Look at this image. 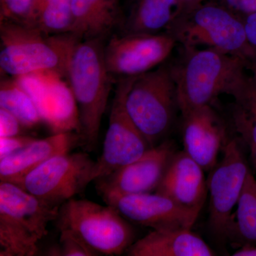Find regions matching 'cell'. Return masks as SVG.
Listing matches in <instances>:
<instances>
[{"label": "cell", "instance_id": "obj_15", "mask_svg": "<svg viewBox=\"0 0 256 256\" xmlns=\"http://www.w3.org/2000/svg\"><path fill=\"white\" fill-rule=\"evenodd\" d=\"M184 151L204 171L217 164L218 152L226 140V126L212 106L183 114Z\"/></svg>", "mask_w": 256, "mask_h": 256}, {"label": "cell", "instance_id": "obj_30", "mask_svg": "<svg viewBox=\"0 0 256 256\" xmlns=\"http://www.w3.org/2000/svg\"><path fill=\"white\" fill-rule=\"evenodd\" d=\"M242 18L248 43L256 53V12L242 15Z\"/></svg>", "mask_w": 256, "mask_h": 256}, {"label": "cell", "instance_id": "obj_16", "mask_svg": "<svg viewBox=\"0 0 256 256\" xmlns=\"http://www.w3.org/2000/svg\"><path fill=\"white\" fill-rule=\"evenodd\" d=\"M203 168L184 151L175 152L156 192L200 213L206 197Z\"/></svg>", "mask_w": 256, "mask_h": 256}, {"label": "cell", "instance_id": "obj_27", "mask_svg": "<svg viewBox=\"0 0 256 256\" xmlns=\"http://www.w3.org/2000/svg\"><path fill=\"white\" fill-rule=\"evenodd\" d=\"M36 140V138L26 134L0 138V160L20 150Z\"/></svg>", "mask_w": 256, "mask_h": 256}, {"label": "cell", "instance_id": "obj_17", "mask_svg": "<svg viewBox=\"0 0 256 256\" xmlns=\"http://www.w3.org/2000/svg\"><path fill=\"white\" fill-rule=\"evenodd\" d=\"M80 146L78 132L54 133L36 139L16 152L0 160V182L18 184L28 173L58 154L69 152Z\"/></svg>", "mask_w": 256, "mask_h": 256}, {"label": "cell", "instance_id": "obj_13", "mask_svg": "<svg viewBox=\"0 0 256 256\" xmlns=\"http://www.w3.org/2000/svg\"><path fill=\"white\" fill-rule=\"evenodd\" d=\"M52 72L14 78L34 102L42 122L54 133L78 131V108L68 80Z\"/></svg>", "mask_w": 256, "mask_h": 256}, {"label": "cell", "instance_id": "obj_4", "mask_svg": "<svg viewBox=\"0 0 256 256\" xmlns=\"http://www.w3.org/2000/svg\"><path fill=\"white\" fill-rule=\"evenodd\" d=\"M166 32L182 47L215 48L249 64L256 60L242 16L217 1H207L182 13Z\"/></svg>", "mask_w": 256, "mask_h": 256}, {"label": "cell", "instance_id": "obj_22", "mask_svg": "<svg viewBox=\"0 0 256 256\" xmlns=\"http://www.w3.org/2000/svg\"><path fill=\"white\" fill-rule=\"evenodd\" d=\"M28 25L46 35L73 33L72 0H34Z\"/></svg>", "mask_w": 256, "mask_h": 256}, {"label": "cell", "instance_id": "obj_34", "mask_svg": "<svg viewBox=\"0 0 256 256\" xmlns=\"http://www.w3.org/2000/svg\"><path fill=\"white\" fill-rule=\"evenodd\" d=\"M248 69L250 70L252 74L254 76L256 77V62H252V63L249 64Z\"/></svg>", "mask_w": 256, "mask_h": 256}, {"label": "cell", "instance_id": "obj_19", "mask_svg": "<svg viewBox=\"0 0 256 256\" xmlns=\"http://www.w3.org/2000/svg\"><path fill=\"white\" fill-rule=\"evenodd\" d=\"M73 33L82 40L106 38L124 18L118 0H72Z\"/></svg>", "mask_w": 256, "mask_h": 256}, {"label": "cell", "instance_id": "obj_10", "mask_svg": "<svg viewBox=\"0 0 256 256\" xmlns=\"http://www.w3.org/2000/svg\"><path fill=\"white\" fill-rule=\"evenodd\" d=\"M223 158L212 169L207 186L210 193V227L220 242L230 239L234 207L237 206L250 169L236 140L223 148Z\"/></svg>", "mask_w": 256, "mask_h": 256}, {"label": "cell", "instance_id": "obj_6", "mask_svg": "<svg viewBox=\"0 0 256 256\" xmlns=\"http://www.w3.org/2000/svg\"><path fill=\"white\" fill-rule=\"evenodd\" d=\"M128 114L151 146L168 134L178 109L176 84L170 65L134 76L126 98Z\"/></svg>", "mask_w": 256, "mask_h": 256}, {"label": "cell", "instance_id": "obj_12", "mask_svg": "<svg viewBox=\"0 0 256 256\" xmlns=\"http://www.w3.org/2000/svg\"><path fill=\"white\" fill-rule=\"evenodd\" d=\"M174 153L172 142L160 143L136 161L94 180L96 192L106 202L114 197L156 191Z\"/></svg>", "mask_w": 256, "mask_h": 256}, {"label": "cell", "instance_id": "obj_7", "mask_svg": "<svg viewBox=\"0 0 256 256\" xmlns=\"http://www.w3.org/2000/svg\"><path fill=\"white\" fill-rule=\"evenodd\" d=\"M55 225L58 232L76 234L99 255L126 254L134 240L132 227L114 207L72 198L60 207Z\"/></svg>", "mask_w": 256, "mask_h": 256}, {"label": "cell", "instance_id": "obj_20", "mask_svg": "<svg viewBox=\"0 0 256 256\" xmlns=\"http://www.w3.org/2000/svg\"><path fill=\"white\" fill-rule=\"evenodd\" d=\"M181 14L178 0H136L121 25V34H154L168 28Z\"/></svg>", "mask_w": 256, "mask_h": 256}, {"label": "cell", "instance_id": "obj_23", "mask_svg": "<svg viewBox=\"0 0 256 256\" xmlns=\"http://www.w3.org/2000/svg\"><path fill=\"white\" fill-rule=\"evenodd\" d=\"M0 108L14 114L26 129H32L43 122L34 102L14 78L1 80Z\"/></svg>", "mask_w": 256, "mask_h": 256}, {"label": "cell", "instance_id": "obj_29", "mask_svg": "<svg viewBox=\"0 0 256 256\" xmlns=\"http://www.w3.org/2000/svg\"><path fill=\"white\" fill-rule=\"evenodd\" d=\"M216 1L240 16L256 12V0H216Z\"/></svg>", "mask_w": 256, "mask_h": 256}, {"label": "cell", "instance_id": "obj_11", "mask_svg": "<svg viewBox=\"0 0 256 256\" xmlns=\"http://www.w3.org/2000/svg\"><path fill=\"white\" fill-rule=\"evenodd\" d=\"M176 44L166 32L114 35L104 46L106 67L114 77L138 76L164 64Z\"/></svg>", "mask_w": 256, "mask_h": 256}, {"label": "cell", "instance_id": "obj_5", "mask_svg": "<svg viewBox=\"0 0 256 256\" xmlns=\"http://www.w3.org/2000/svg\"><path fill=\"white\" fill-rule=\"evenodd\" d=\"M58 210L16 184L0 182V256L36 255Z\"/></svg>", "mask_w": 256, "mask_h": 256}, {"label": "cell", "instance_id": "obj_26", "mask_svg": "<svg viewBox=\"0 0 256 256\" xmlns=\"http://www.w3.org/2000/svg\"><path fill=\"white\" fill-rule=\"evenodd\" d=\"M60 256H99L76 234L69 230H60Z\"/></svg>", "mask_w": 256, "mask_h": 256}, {"label": "cell", "instance_id": "obj_28", "mask_svg": "<svg viewBox=\"0 0 256 256\" xmlns=\"http://www.w3.org/2000/svg\"><path fill=\"white\" fill-rule=\"evenodd\" d=\"M26 129L18 118L8 110L0 108V138H9L24 134Z\"/></svg>", "mask_w": 256, "mask_h": 256}, {"label": "cell", "instance_id": "obj_21", "mask_svg": "<svg viewBox=\"0 0 256 256\" xmlns=\"http://www.w3.org/2000/svg\"><path fill=\"white\" fill-rule=\"evenodd\" d=\"M233 102L230 120L235 132L249 149L256 148V77L246 74L229 92Z\"/></svg>", "mask_w": 256, "mask_h": 256}, {"label": "cell", "instance_id": "obj_3", "mask_svg": "<svg viewBox=\"0 0 256 256\" xmlns=\"http://www.w3.org/2000/svg\"><path fill=\"white\" fill-rule=\"evenodd\" d=\"M0 68L12 78L52 72L66 78L72 52L82 41L74 33L46 35L24 24L0 21Z\"/></svg>", "mask_w": 256, "mask_h": 256}, {"label": "cell", "instance_id": "obj_9", "mask_svg": "<svg viewBox=\"0 0 256 256\" xmlns=\"http://www.w3.org/2000/svg\"><path fill=\"white\" fill-rule=\"evenodd\" d=\"M134 76L118 80L102 154L96 160L92 182L140 158L151 149L150 143L128 114L126 95Z\"/></svg>", "mask_w": 256, "mask_h": 256}, {"label": "cell", "instance_id": "obj_18", "mask_svg": "<svg viewBox=\"0 0 256 256\" xmlns=\"http://www.w3.org/2000/svg\"><path fill=\"white\" fill-rule=\"evenodd\" d=\"M129 256H212L215 252L192 229L152 230L133 242L126 252Z\"/></svg>", "mask_w": 256, "mask_h": 256}, {"label": "cell", "instance_id": "obj_32", "mask_svg": "<svg viewBox=\"0 0 256 256\" xmlns=\"http://www.w3.org/2000/svg\"><path fill=\"white\" fill-rule=\"evenodd\" d=\"M234 256H256V246L245 244L233 254Z\"/></svg>", "mask_w": 256, "mask_h": 256}, {"label": "cell", "instance_id": "obj_31", "mask_svg": "<svg viewBox=\"0 0 256 256\" xmlns=\"http://www.w3.org/2000/svg\"><path fill=\"white\" fill-rule=\"evenodd\" d=\"M182 13L196 8L198 5L206 2L208 0H178Z\"/></svg>", "mask_w": 256, "mask_h": 256}, {"label": "cell", "instance_id": "obj_24", "mask_svg": "<svg viewBox=\"0 0 256 256\" xmlns=\"http://www.w3.org/2000/svg\"><path fill=\"white\" fill-rule=\"evenodd\" d=\"M256 246V180L249 171L237 204L230 239Z\"/></svg>", "mask_w": 256, "mask_h": 256}, {"label": "cell", "instance_id": "obj_33", "mask_svg": "<svg viewBox=\"0 0 256 256\" xmlns=\"http://www.w3.org/2000/svg\"><path fill=\"white\" fill-rule=\"evenodd\" d=\"M250 160L254 170L256 172V148L250 150Z\"/></svg>", "mask_w": 256, "mask_h": 256}, {"label": "cell", "instance_id": "obj_14", "mask_svg": "<svg viewBox=\"0 0 256 256\" xmlns=\"http://www.w3.org/2000/svg\"><path fill=\"white\" fill-rule=\"evenodd\" d=\"M105 203L114 207L129 222L152 230L192 229L200 214L156 192L114 197Z\"/></svg>", "mask_w": 256, "mask_h": 256}, {"label": "cell", "instance_id": "obj_8", "mask_svg": "<svg viewBox=\"0 0 256 256\" xmlns=\"http://www.w3.org/2000/svg\"><path fill=\"white\" fill-rule=\"evenodd\" d=\"M95 163L84 152L58 154L32 170L18 184L48 204L60 207L92 182Z\"/></svg>", "mask_w": 256, "mask_h": 256}, {"label": "cell", "instance_id": "obj_2", "mask_svg": "<svg viewBox=\"0 0 256 256\" xmlns=\"http://www.w3.org/2000/svg\"><path fill=\"white\" fill-rule=\"evenodd\" d=\"M105 44V38L78 42L67 68V80L78 108L77 132L80 146L86 152L95 151L98 144L101 122L114 82L104 58Z\"/></svg>", "mask_w": 256, "mask_h": 256}, {"label": "cell", "instance_id": "obj_35", "mask_svg": "<svg viewBox=\"0 0 256 256\" xmlns=\"http://www.w3.org/2000/svg\"></svg>", "mask_w": 256, "mask_h": 256}, {"label": "cell", "instance_id": "obj_1", "mask_svg": "<svg viewBox=\"0 0 256 256\" xmlns=\"http://www.w3.org/2000/svg\"><path fill=\"white\" fill-rule=\"evenodd\" d=\"M181 58L170 65L182 114L212 106L245 76L249 63L215 48L183 47Z\"/></svg>", "mask_w": 256, "mask_h": 256}, {"label": "cell", "instance_id": "obj_25", "mask_svg": "<svg viewBox=\"0 0 256 256\" xmlns=\"http://www.w3.org/2000/svg\"><path fill=\"white\" fill-rule=\"evenodd\" d=\"M34 0H0V21L28 25Z\"/></svg>", "mask_w": 256, "mask_h": 256}]
</instances>
